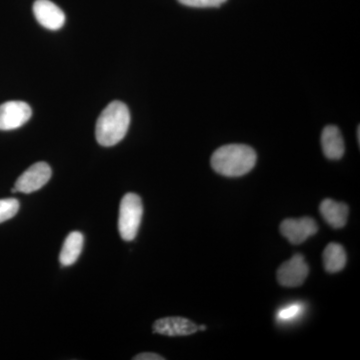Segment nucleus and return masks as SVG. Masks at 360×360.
I'll list each match as a JSON object with an SVG mask.
<instances>
[{"mask_svg":"<svg viewBox=\"0 0 360 360\" xmlns=\"http://www.w3.org/2000/svg\"><path fill=\"white\" fill-rule=\"evenodd\" d=\"M255 149L245 144H227L214 151L212 167L226 177L243 176L252 170L257 163Z\"/></svg>","mask_w":360,"mask_h":360,"instance_id":"1","label":"nucleus"},{"mask_svg":"<svg viewBox=\"0 0 360 360\" xmlns=\"http://www.w3.org/2000/svg\"><path fill=\"white\" fill-rule=\"evenodd\" d=\"M130 124V113L127 104L113 101L108 104L96 122V141L101 146L110 148L124 139Z\"/></svg>","mask_w":360,"mask_h":360,"instance_id":"2","label":"nucleus"},{"mask_svg":"<svg viewBox=\"0 0 360 360\" xmlns=\"http://www.w3.org/2000/svg\"><path fill=\"white\" fill-rule=\"evenodd\" d=\"M143 206L137 194L127 193L123 196L120 207L118 231L123 240L131 241L136 238L141 226Z\"/></svg>","mask_w":360,"mask_h":360,"instance_id":"3","label":"nucleus"},{"mask_svg":"<svg viewBox=\"0 0 360 360\" xmlns=\"http://www.w3.org/2000/svg\"><path fill=\"white\" fill-rule=\"evenodd\" d=\"M309 274V267L304 257L296 253L277 270V281L285 288H297L304 283Z\"/></svg>","mask_w":360,"mask_h":360,"instance_id":"4","label":"nucleus"},{"mask_svg":"<svg viewBox=\"0 0 360 360\" xmlns=\"http://www.w3.org/2000/svg\"><path fill=\"white\" fill-rule=\"evenodd\" d=\"M51 174V168L46 162L34 163L18 177L14 188L18 193H34L49 181Z\"/></svg>","mask_w":360,"mask_h":360,"instance_id":"5","label":"nucleus"},{"mask_svg":"<svg viewBox=\"0 0 360 360\" xmlns=\"http://www.w3.org/2000/svg\"><path fill=\"white\" fill-rule=\"evenodd\" d=\"M32 115V108L25 101H7L0 105V130L20 129Z\"/></svg>","mask_w":360,"mask_h":360,"instance_id":"6","label":"nucleus"},{"mask_svg":"<svg viewBox=\"0 0 360 360\" xmlns=\"http://www.w3.org/2000/svg\"><path fill=\"white\" fill-rule=\"evenodd\" d=\"M281 234L292 245H302L319 231L316 222L310 217L300 219H285L281 222Z\"/></svg>","mask_w":360,"mask_h":360,"instance_id":"7","label":"nucleus"},{"mask_svg":"<svg viewBox=\"0 0 360 360\" xmlns=\"http://www.w3.org/2000/svg\"><path fill=\"white\" fill-rule=\"evenodd\" d=\"M33 13L40 25L49 30H58L65 25V14L51 0H37Z\"/></svg>","mask_w":360,"mask_h":360,"instance_id":"8","label":"nucleus"},{"mask_svg":"<svg viewBox=\"0 0 360 360\" xmlns=\"http://www.w3.org/2000/svg\"><path fill=\"white\" fill-rule=\"evenodd\" d=\"M153 331L161 335L187 336L198 333V326L184 317H165L155 322Z\"/></svg>","mask_w":360,"mask_h":360,"instance_id":"9","label":"nucleus"},{"mask_svg":"<svg viewBox=\"0 0 360 360\" xmlns=\"http://www.w3.org/2000/svg\"><path fill=\"white\" fill-rule=\"evenodd\" d=\"M321 146L324 155L328 160H340L345 155V141L340 129L335 125L324 127L321 134Z\"/></svg>","mask_w":360,"mask_h":360,"instance_id":"10","label":"nucleus"},{"mask_svg":"<svg viewBox=\"0 0 360 360\" xmlns=\"http://www.w3.org/2000/svg\"><path fill=\"white\" fill-rule=\"evenodd\" d=\"M319 210L324 220L333 229H342L347 224L349 210L345 203L326 198L322 201Z\"/></svg>","mask_w":360,"mask_h":360,"instance_id":"11","label":"nucleus"},{"mask_svg":"<svg viewBox=\"0 0 360 360\" xmlns=\"http://www.w3.org/2000/svg\"><path fill=\"white\" fill-rule=\"evenodd\" d=\"M84 241V236L79 231H73L68 234L59 255V262L63 266H70L77 262L82 255Z\"/></svg>","mask_w":360,"mask_h":360,"instance_id":"12","label":"nucleus"},{"mask_svg":"<svg viewBox=\"0 0 360 360\" xmlns=\"http://www.w3.org/2000/svg\"><path fill=\"white\" fill-rule=\"evenodd\" d=\"M347 259L345 248L338 243H329L323 251L324 269L329 274H336L345 269Z\"/></svg>","mask_w":360,"mask_h":360,"instance_id":"13","label":"nucleus"},{"mask_svg":"<svg viewBox=\"0 0 360 360\" xmlns=\"http://www.w3.org/2000/svg\"><path fill=\"white\" fill-rule=\"evenodd\" d=\"M20 210V202L15 198L0 200V224L13 219Z\"/></svg>","mask_w":360,"mask_h":360,"instance_id":"14","label":"nucleus"},{"mask_svg":"<svg viewBox=\"0 0 360 360\" xmlns=\"http://www.w3.org/2000/svg\"><path fill=\"white\" fill-rule=\"evenodd\" d=\"M302 305L300 303H293V304L288 305V307L279 310L277 312V319L283 322L293 321L302 314Z\"/></svg>","mask_w":360,"mask_h":360,"instance_id":"15","label":"nucleus"},{"mask_svg":"<svg viewBox=\"0 0 360 360\" xmlns=\"http://www.w3.org/2000/svg\"><path fill=\"white\" fill-rule=\"evenodd\" d=\"M179 4L196 8H207V7H219L227 0H177Z\"/></svg>","mask_w":360,"mask_h":360,"instance_id":"16","label":"nucleus"},{"mask_svg":"<svg viewBox=\"0 0 360 360\" xmlns=\"http://www.w3.org/2000/svg\"><path fill=\"white\" fill-rule=\"evenodd\" d=\"M134 360H165V357L160 355L153 354V352H144V354H137L134 357Z\"/></svg>","mask_w":360,"mask_h":360,"instance_id":"17","label":"nucleus"},{"mask_svg":"<svg viewBox=\"0 0 360 360\" xmlns=\"http://www.w3.org/2000/svg\"><path fill=\"white\" fill-rule=\"evenodd\" d=\"M357 141H359V143L360 142V129L359 127V129H357Z\"/></svg>","mask_w":360,"mask_h":360,"instance_id":"18","label":"nucleus"}]
</instances>
